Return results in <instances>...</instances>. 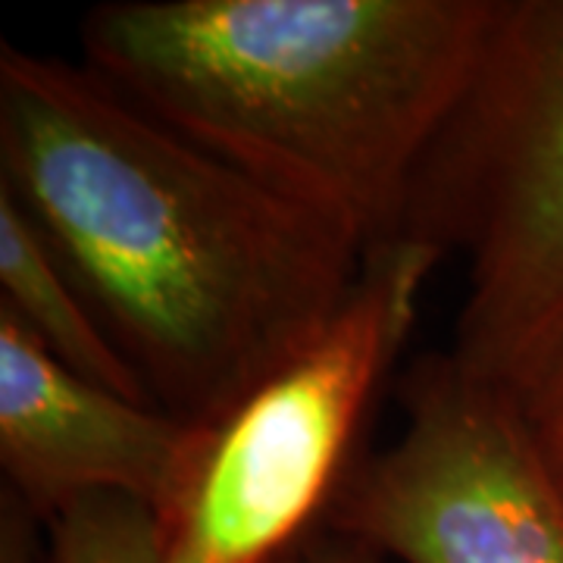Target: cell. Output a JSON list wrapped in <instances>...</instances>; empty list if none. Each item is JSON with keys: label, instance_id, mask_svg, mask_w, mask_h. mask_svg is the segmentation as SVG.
<instances>
[{"label": "cell", "instance_id": "277c9868", "mask_svg": "<svg viewBox=\"0 0 563 563\" xmlns=\"http://www.w3.org/2000/svg\"><path fill=\"white\" fill-rule=\"evenodd\" d=\"M439 261L413 239L366 257L339 317L213 429L198 479L163 529L161 563H276L313 532Z\"/></svg>", "mask_w": 563, "mask_h": 563}, {"label": "cell", "instance_id": "8fae6325", "mask_svg": "<svg viewBox=\"0 0 563 563\" xmlns=\"http://www.w3.org/2000/svg\"><path fill=\"white\" fill-rule=\"evenodd\" d=\"M276 563H383V554L329 529V536H322V532L303 536L301 542L288 548Z\"/></svg>", "mask_w": 563, "mask_h": 563}, {"label": "cell", "instance_id": "6da1fadb", "mask_svg": "<svg viewBox=\"0 0 563 563\" xmlns=\"http://www.w3.org/2000/svg\"><path fill=\"white\" fill-rule=\"evenodd\" d=\"M0 191L154 404L217 429L339 317L369 251L103 81L0 44Z\"/></svg>", "mask_w": 563, "mask_h": 563}, {"label": "cell", "instance_id": "ba28073f", "mask_svg": "<svg viewBox=\"0 0 563 563\" xmlns=\"http://www.w3.org/2000/svg\"><path fill=\"white\" fill-rule=\"evenodd\" d=\"M51 563H161L157 514L122 495L69 504L51 523Z\"/></svg>", "mask_w": 563, "mask_h": 563}, {"label": "cell", "instance_id": "3957f363", "mask_svg": "<svg viewBox=\"0 0 563 563\" xmlns=\"http://www.w3.org/2000/svg\"><path fill=\"white\" fill-rule=\"evenodd\" d=\"M401 239L466 254L451 357L520 395L563 347V0H498Z\"/></svg>", "mask_w": 563, "mask_h": 563}, {"label": "cell", "instance_id": "9c48e42d", "mask_svg": "<svg viewBox=\"0 0 563 563\" xmlns=\"http://www.w3.org/2000/svg\"><path fill=\"white\" fill-rule=\"evenodd\" d=\"M532 439L563 492V347L520 391Z\"/></svg>", "mask_w": 563, "mask_h": 563}, {"label": "cell", "instance_id": "52a82bcc", "mask_svg": "<svg viewBox=\"0 0 563 563\" xmlns=\"http://www.w3.org/2000/svg\"><path fill=\"white\" fill-rule=\"evenodd\" d=\"M0 310H7L54 361L81 379L157 407L79 285L69 279L38 229L7 191H0Z\"/></svg>", "mask_w": 563, "mask_h": 563}, {"label": "cell", "instance_id": "8992f818", "mask_svg": "<svg viewBox=\"0 0 563 563\" xmlns=\"http://www.w3.org/2000/svg\"><path fill=\"white\" fill-rule=\"evenodd\" d=\"M213 429L81 379L0 310V466L51 523L91 495H122L173 523Z\"/></svg>", "mask_w": 563, "mask_h": 563}, {"label": "cell", "instance_id": "7a4b0ae2", "mask_svg": "<svg viewBox=\"0 0 563 563\" xmlns=\"http://www.w3.org/2000/svg\"><path fill=\"white\" fill-rule=\"evenodd\" d=\"M498 0H113L81 51L120 95L373 254L483 57Z\"/></svg>", "mask_w": 563, "mask_h": 563}, {"label": "cell", "instance_id": "30bf717a", "mask_svg": "<svg viewBox=\"0 0 563 563\" xmlns=\"http://www.w3.org/2000/svg\"><path fill=\"white\" fill-rule=\"evenodd\" d=\"M29 504L10 488L0 492V563H51V532Z\"/></svg>", "mask_w": 563, "mask_h": 563}, {"label": "cell", "instance_id": "5b68a950", "mask_svg": "<svg viewBox=\"0 0 563 563\" xmlns=\"http://www.w3.org/2000/svg\"><path fill=\"white\" fill-rule=\"evenodd\" d=\"M401 404L398 439L339 485L332 532L404 563H563V492L517 391L448 351L410 366Z\"/></svg>", "mask_w": 563, "mask_h": 563}]
</instances>
